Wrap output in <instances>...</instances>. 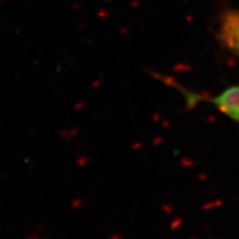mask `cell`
I'll use <instances>...</instances> for the list:
<instances>
[{"label": "cell", "mask_w": 239, "mask_h": 239, "mask_svg": "<svg viewBox=\"0 0 239 239\" xmlns=\"http://www.w3.org/2000/svg\"><path fill=\"white\" fill-rule=\"evenodd\" d=\"M212 104L222 114L239 122V85L227 88L212 99Z\"/></svg>", "instance_id": "cell-2"}, {"label": "cell", "mask_w": 239, "mask_h": 239, "mask_svg": "<svg viewBox=\"0 0 239 239\" xmlns=\"http://www.w3.org/2000/svg\"><path fill=\"white\" fill-rule=\"evenodd\" d=\"M218 35L230 50L239 55V10H231L223 15Z\"/></svg>", "instance_id": "cell-1"}]
</instances>
